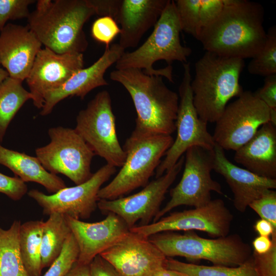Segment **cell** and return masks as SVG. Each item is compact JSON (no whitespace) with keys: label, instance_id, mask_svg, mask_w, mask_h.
<instances>
[{"label":"cell","instance_id":"obj_27","mask_svg":"<svg viewBox=\"0 0 276 276\" xmlns=\"http://www.w3.org/2000/svg\"><path fill=\"white\" fill-rule=\"evenodd\" d=\"M20 220H14L10 227L0 226V276H29L19 249Z\"/></svg>","mask_w":276,"mask_h":276},{"label":"cell","instance_id":"obj_37","mask_svg":"<svg viewBox=\"0 0 276 276\" xmlns=\"http://www.w3.org/2000/svg\"><path fill=\"white\" fill-rule=\"evenodd\" d=\"M28 187L18 177H13L0 173V193L14 201L20 200L28 193Z\"/></svg>","mask_w":276,"mask_h":276},{"label":"cell","instance_id":"obj_45","mask_svg":"<svg viewBox=\"0 0 276 276\" xmlns=\"http://www.w3.org/2000/svg\"><path fill=\"white\" fill-rule=\"evenodd\" d=\"M148 276H185L181 273L167 267L159 269Z\"/></svg>","mask_w":276,"mask_h":276},{"label":"cell","instance_id":"obj_36","mask_svg":"<svg viewBox=\"0 0 276 276\" xmlns=\"http://www.w3.org/2000/svg\"><path fill=\"white\" fill-rule=\"evenodd\" d=\"M273 244L267 253L259 255L252 253L255 270L258 276H276V233L271 236Z\"/></svg>","mask_w":276,"mask_h":276},{"label":"cell","instance_id":"obj_3","mask_svg":"<svg viewBox=\"0 0 276 276\" xmlns=\"http://www.w3.org/2000/svg\"><path fill=\"white\" fill-rule=\"evenodd\" d=\"M95 14L88 0H39L27 26L56 53H83L88 44L83 28Z\"/></svg>","mask_w":276,"mask_h":276},{"label":"cell","instance_id":"obj_33","mask_svg":"<svg viewBox=\"0 0 276 276\" xmlns=\"http://www.w3.org/2000/svg\"><path fill=\"white\" fill-rule=\"evenodd\" d=\"M34 0H0V32L10 20L28 18L29 6Z\"/></svg>","mask_w":276,"mask_h":276},{"label":"cell","instance_id":"obj_25","mask_svg":"<svg viewBox=\"0 0 276 276\" xmlns=\"http://www.w3.org/2000/svg\"><path fill=\"white\" fill-rule=\"evenodd\" d=\"M42 220H30L21 224L19 249L21 259L29 276H41V237Z\"/></svg>","mask_w":276,"mask_h":276},{"label":"cell","instance_id":"obj_35","mask_svg":"<svg viewBox=\"0 0 276 276\" xmlns=\"http://www.w3.org/2000/svg\"><path fill=\"white\" fill-rule=\"evenodd\" d=\"M120 28L116 21L108 16L100 17L93 24L91 34L97 41L110 46L114 38L120 34Z\"/></svg>","mask_w":276,"mask_h":276},{"label":"cell","instance_id":"obj_42","mask_svg":"<svg viewBox=\"0 0 276 276\" xmlns=\"http://www.w3.org/2000/svg\"><path fill=\"white\" fill-rule=\"evenodd\" d=\"M273 241L271 237L259 236L253 240L254 252L262 255L268 252L272 247Z\"/></svg>","mask_w":276,"mask_h":276},{"label":"cell","instance_id":"obj_38","mask_svg":"<svg viewBox=\"0 0 276 276\" xmlns=\"http://www.w3.org/2000/svg\"><path fill=\"white\" fill-rule=\"evenodd\" d=\"M224 2L225 0H200L198 34L219 15L223 9Z\"/></svg>","mask_w":276,"mask_h":276},{"label":"cell","instance_id":"obj_18","mask_svg":"<svg viewBox=\"0 0 276 276\" xmlns=\"http://www.w3.org/2000/svg\"><path fill=\"white\" fill-rule=\"evenodd\" d=\"M124 53L125 50L119 43L106 47L102 55L92 65L79 70L61 86L46 95L40 114H50L54 107L66 98L75 96L83 99L95 88L108 85L104 74Z\"/></svg>","mask_w":276,"mask_h":276},{"label":"cell","instance_id":"obj_19","mask_svg":"<svg viewBox=\"0 0 276 276\" xmlns=\"http://www.w3.org/2000/svg\"><path fill=\"white\" fill-rule=\"evenodd\" d=\"M107 214L105 219L96 222L65 216L78 247V263L89 264L96 256L110 247L130 231L119 216L112 213Z\"/></svg>","mask_w":276,"mask_h":276},{"label":"cell","instance_id":"obj_43","mask_svg":"<svg viewBox=\"0 0 276 276\" xmlns=\"http://www.w3.org/2000/svg\"><path fill=\"white\" fill-rule=\"evenodd\" d=\"M254 228L259 236L271 237L272 234L276 233V229L272 224L268 221L261 218L255 222Z\"/></svg>","mask_w":276,"mask_h":276},{"label":"cell","instance_id":"obj_15","mask_svg":"<svg viewBox=\"0 0 276 276\" xmlns=\"http://www.w3.org/2000/svg\"><path fill=\"white\" fill-rule=\"evenodd\" d=\"M181 156L176 164L163 175L149 182L140 192L112 200L100 199L97 208L105 214L112 213L119 216L129 229L150 223L160 210L169 188L176 179L184 164Z\"/></svg>","mask_w":276,"mask_h":276},{"label":"cell","instance_id":"obj_30","mask_svg":"<svg viewBox=\"0 0 276 276\" xmlns=\"http://www.w3.org/2000/svg\"><path fill=\"white\" fill-rule=\"evenodd\" d=\"M252 58L247 65L250 74L264 77L276 74L275 26L268 29L264 47Z\"/></svg>","mask_w":276,"mask_h":276},{"label":"cell","instance_id":"obj_8","mask_svg":"<svg viewBox=\"0 0 276 276\" xmlns=\"http://www.w3.org/2000/svg\"><path fill=\"white\" fill-rule=\"evenodd\" d=\"M50 141L35 149L36 157L48 172L61 174L76 185L93 175L94 152L75 129L57 126L49 129Z\"/></svg>","mask_w":276,"mask_h":276},{"label":"cell","instance_id":"obj_21","mask_svg":"<svg viewBox=\"0 0 276 276\" xmlns=\"http://www.w3.org/2000/svg\"><path fill=\"white\" fill-rule=\"evenodd\" d=\"M214 152V170L224 178L233 194L234 207L240 213H244L249 204L265 191L276 188V179L260 176L237 166L227 158L224 150L217 144Z\"/></svg>","mask_w":276,"mask_h":276},{"label":"cell","instance_id":"obj_4","mask_svg":"<svg viewBox=\"0 0 276 276\" xmlns=\"http://www.w3.org/2000/svg\"><path fill=\"white\" fill-rule=\"evenodd\" d=\"M244 66V59L206 51L197 61L191 87L193 104L201 120L216 123L228 102L242 93L239 78Z\"/></svg>","mask_w":276,"mask_h":276},{"label":"cell","instance_id":"obj_5","mask_svg":"<svg viewBox=\"0 0 276 276\" xmlns=\"http://www.w3.org/2000/svg\"><path fill=\"white\" fill-rule=\"evenodd\" d=\"M181 31L175 1L169 0L151 35L137 49L125 52L116 62V70L140 69L146 75L160 76L173 82L171 64L186 62L192 52L181 44Z\"/></svg>","mask_w":276,"mask_h":276},{"label":"cell","instance_id":"obj_46","mask_svg":"<svg viewBox=\"0 0 276 276\" xmlns=\"http://www.w3.org/2000/svg\"><path fill=\"white\" fill-rule=\"evenodd\" d=\"M1 65L0 62V83L9 76L8 72L4 68L2 67Z\"/></svg>","mask_w":276,"mask_h":276},{"label":"cell","instance_id":"obj_1","mask_svg":"<svg viewBox=\"0 0 276 276\" xmlns=\"http://www.w3.org/2000/svg\"><path fill=\"white\" fill-rule=\"evenodd\" d=\"M264 14L258 2L225 0L221 13L200 30L196 39L206 52L230 58H252L266 42Z\"/></svg>","mask_w":276,"mask_h":276},{"label":"cell","instance_id":"obj_22","mask_svg":"<svg viewBox=\"0 0 276 276\" xmlns=\"http://www.w3.org/2000/svg\"><path fill=\"white\" fill-rule=\"evenodd\" d=\"M169 0H121L116 22L121 25L119 45L135 47L145 33L154 27Z\"/></svg>","mask_w":276,"mask_h":276},{"label":"cell","instance_id":"obj_31","mask_svg":"<svg viewBox=\"0 0 276 276\" xmlns=\"http://www.w3.org/2000/svg\"><path fill=\"white\" fill-rule=\"evenodd\" d=\"M174 1L181 31L196 38L199 30L200 0Z\"/></svg>","mask_w":276,"mask_h":276},{"label":"cell","instance_id":"obj_23","mask_svg":"<svg viewBox=\"0 0 276 276\" xmlns=\"http://www.w3.org/2000/svg\"><path fill=\"white\" fill-rule=\"evenodd\" d=\"M235 161L254 174L276 179V128L269 122L235 151Z\"/></svg>","mask_w":276,"mask_h":276},{"label":"cell","instance_id":"obj_2","mask_svg":"<svg viewBox=\"0 0 276 276\" xmlns=\"http://www.w3.org/2000/svg\"><path fill=\"white\" fill-rule=\"evenodd\" d=\"M110 78L122 85L132 100L137 114L134 131L171 135L176 130L179 96L163 77L127 68L112 71Z\"/></svg>","mask_w":276,"mask_h":276},{"label":"cell","instance_id":"obj_40","mask_svg":"<svg viewBox=\"0 0 276 276\" xmlns=\"http://www.w3.org/2000/svg\"><path fill=\"white\" fill-rule=\"evenodd\" d=\"M88 1L94 8L96 14L101 17H110L116 21L121 0H88Z\"/></svg>","mask_w":276,"mask_h":276},{"label":"cell","instance_id":"obj_39","mask_svg":"<svg viewBox=\"0 0 276 276\" xmlns=\"http://www.w3.org/2000/svg\"><path fill=\"white\" fill-rule=\"evenodd\" d=\"M254 94L270 109H276V74L265 77L263 86Z\"/></svg>","mask_w":276,"mask_h":276},{"label":"cell","instance_id":"obj_26","mask_svg":"<svg viewBox=\"0 0 276 276\" xmlns=\"http://www.w3.org/2000/svg\"><path fill=\"white\" fill-rule=\"evenodd\" d=\"M71 233L66 217L61 214H52L43 222L41 249L42 268L49 267L58 257Z\"/></svg>","mask_w":276,"mask_h":276},{"label":"cell","instance_id":"obj_28","mask_svg":"<svg viewBox=\"0 0 276 276\" xmlns=\"http://www.w3.org/2000/svg\"><path fill=\"white\" fill-rule=\"evenodd\" d=\"M22 82L10 77L0 83V142L17 112L32 97Z\"/></svg>","mask_w":276,"mask_h":276},{"label":"cell","instance_id":"obj_34","mask_svg":"<svg viewBox=\"0 0 276 276\" xmlns=\"http://www.w3.org/2000/svg\"><path fill=\"white\" fill-rule=\"evenodd\" d=\"M261 219L268 221L276 229V192L269 189L265 191L249 206Z\"/></svg>","mask_w":276,"mask_h":276},{"label":"cell","instance_id":"obj_13","mask_svg":"<svg viewBox=\"0 0 276 276\" xmlns=\"http://www.w3.org/2000/svg\"><path fill=\"white\" fill-rule=\"evenodd\" d=\"M234 216L221 199L192 209L170 213L156 221L136 225L130 231L149 237L165 232H203L214 238L229 235Z\"/></svg>","mask_w":276,"mask_h":276},{"label":"cell","instance_id":"obj_17","mask_svg":"<svg viewBox=\"0 0 276 276\" xmlns=\"http://www.w3.org/2000/svg\"><path fill=\"white\" fill-rule=\"evenodd\" d=\"M83 66V53L58 54L47 48L41 49L26 79L34 106L41 109L46 95Z\"/></svg>","mask_w":276,"mask_h":276},{"label":"cell","instance_id":"obj_32","mask_svg":"<svg viewBox=\"0 0 276 276\" xmlns=\"http://www.w3.org/2000/svg\"><path fill=\"white\" fill-rule=\"evenodd\" d=\"M78 255V247L71 233L66 240L61 254L42 276H64L77 261Z\"/></svg>","mask_w":276,"mask_h":276},{"label":"cell","instance_id":"obj_9","mask_svg":"<svg viewBox=\"0 0 276 276\" xmlns=\"http://www.w3.org/2000/svg\"><path fill=\"white\" fill-rule=\"evenodd\" d=\"M75 130L95 155L107 164L121 167L126 154L117 134L115 116L110 94L107 90L97 93L76 117Z\"/></svg>","mask_w":276,"mask_h":276},{"label":"cell","instance_id":"obj_44","mask_svg":"<svg viewBox=\"0 0 276 276\" xmlns=\"http://www.w3.org/2000/svg\"><path fill=\"white\" fill-rule=\"evenodd\" d=\"M89 264L76 261L64 276H91Z\"/></svg>","mask_w":276,"mask_h":276},{"label":"cell","instance_id":"obj_29","mask_svg":"<svg viewBox=\"0 0 276 276\" xmlns=\"http://www.w3.org/2000/svg\"><path fill=\"white\" fill-rule=\"evenodd\" d=\"M167 268L185 276H258L252 255L243 264L236 267L200 265L167 258Z\"/></svg>","mask_w":276,"mask_h":276},{"label":"cell","instance_id":"obj_20","mask_svg":"<svg viewBox=\"0 0 276 276\" xmlns=\"http://www.w3.org/2000/svg\"><path fill=\"white\" fill-rule=\"evenodd\" d=\"M42 44L26 26L7 23L0 32V62L9 77L27 78Z\"/></svg>","mask_w":276,"mask_h":276},{"label":"cell","instance_id":"obj_6","mask_svg":"<svg viewBox=\"0 0 276 276\" xmlns=\"http://www.w3.org/2000/svg\"><path fill=\"white\" fill-rule=\"evenodd\" d=\"M173 141L171 135L133 130L123 147L125 162L113 179L100 189L99 199L119 198L146 186Z\"/></svg>","mask_w":276,"mask_h":276},{"label":"cell","instance_id":"obj_10","mask_svg":"<svg viewBox=\"0 0 276 276\" xmlns=\"http://www.w3.org/2000/svg\"><path fill=\"white\" fill-rule=\"evenodd\" d=\"M214 161V150L193 146L187 150L181 179L170 190V200L157 213L154 222L177 206L196 208L207 204L212 200V192L223 194L220 183L211 177Z\"/></svg>","mask_w":276,"mask_h":276},{"label":"cell","instance_id":"obj_12","mask_svg":"<svg viewBox=\"0 0 276 276\" xmlns=\"http://www.w3.org/2000/svg\"><path fill=\"white\" fill-rule=\"evenodd\" d=\"M270 121V109L251 91H243L226 105L216 122V144L224 150L236 151L249 141L259 128Z\"/></svg>","mask_w":276,"mask_h":276},{"label":"cell","instance_id":"obj_7","mask_svg":"<svg viewBox=\"0 0 276 276\" xmlns=\"http://www.w3.org/2000/svg\"><path fill=\"white\" fill-rule=\"evenodd\" d=\"M167 257L204 260L213 265L229 267L243 264L252 255L250 245L237 234L213 239L202 238L193 231L165 232L148 237Z\"/></svg>","mask_w":276,"mask_h":276},{"label":"cell","instance_id":"obj_16","mask_svg":"<svg viewBox=\"0 0 276 276\" xmlns=\"http://www.w3.org/2000/svg\"><path fill=\"white\" fill-rule=\"evenodd\" d=\"M100 255L119 276H148L167 267V258L149 238L130 231Z\"/></svg>","mask_w":276,"mask_h":276},{"label":"cell","instance_id":"obj_14","mask_svg":"<svg viewBox=\"0 0 276 276\" xmlns=\"http://www.w3.org/2000/svg\"><path fill=\"white\" fill-rule=\"evenodd\" d=\"M116 172V167L106 164L82 183L65 187L51 195L37 189L30 190L27 194L42 208L45 215L59 213L79 220L86 219L97 208L98 195L102 186Z\"/></svg>","mask_w":276,"mask_h":276},{"label":"cell","instance_id":"obj_41","mask_svg":"<svg viewBox=\"0 0 276 276\" xmlns=\"http://www.w3.org/2000/svg\"><path fill=\"white\" fill-rule=\"evenodd\" d=\"M89 265L91 276H119L114 267L100 255L96 256Z\"/></svg>","mask_w":276,"mask_h":276},{"label":"cell","instance_id":"obj_11","mask_svg":"<svg viewBox=\"0 0 276 276\" xmlns=\"http://www.w3.org/2000/svg\"><path fill=\"white\" fill-rule=\"evenodd\" d=\"M183 73L179 87V104L175 122L177 135L155 171V178L171 169L190 147L213 150L215 146L207 123L198 116L193 104L190 64L183 63Z\"/></svg>","mask_w":276,"mask_h":276},{"label":"cell","instance_id":"obj_24","mask_svg":"<svg viewBox=\"0 0 276 276\" xmlns=\"http://www.w3.org/2000/svg\"><path fill=\"white\" fill-rule=\"evenodd\" d=\"M0 164L11 170L22 181L41 185L52 194L66 187L57 175L46 170L36 157L8 149L0 144Z\"/></svg>","mask_w":276,"mask_h":276}]
</instances>
